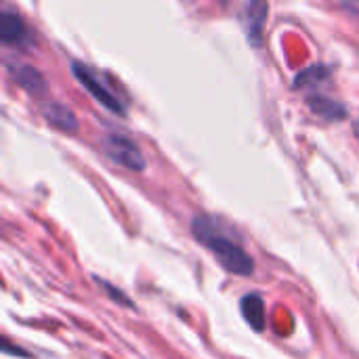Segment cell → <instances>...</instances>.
<instances>
[{
	"label": "cell",
	"mask_w": 359,
	"mask_h": 359,
	"mask_svg": "<svg viewBox=\"0 0 359 359\" xmlns=\"http://www.w3.org/2000/svg\"><path fill=\"white\" fill-rule=\"evenodd\" d=\"M11 74H13L15 82L21 88H25L27 93H42L44 90V78L32 65H17V67L11 65Z\"/></svg>",
	"instance_id": "cell-9"
},
{
	"label": "cell",
	"mask_w": 359,
	"mask_h": 359,
	"mask_svg": "<svg viewBox=\"0 0 359 359\" xmlns=\"http://www.w3.org/2000/svg\"><path fill=\"white\" fill-rule=\"evenodd\" d=\"M267 0H248L246 4V21H248V38L255 46H261V34L267 19Z\"/></svg>",
	"instance_id": "cell-4"
},
{
	"label": "cell",
	"mask_w": 359,
	"mask_h": 359,
	"mask_svg": "<svg viewBox=\"0 0 359 359\" xmlns=\"http://www.w3.org/2000/svg\"><path fill=\"white\" fill-rule=\"evenodd\" d=\"M309 107L311 111H316L318 116L326 118V120H345L347 118V107L341 101L328 99V97H309Z\"/></svg>",
	"instance_id": "cell-8"
},
{
	"label": "cell",
	"mask_w": 359,
	"mask_h": 359,
	"mask_svg": "<svg viewBox=\"0 0 359 359\" xmlns=\"http://www.w3.org/2000/svg\"><path fill=\"white\" fill-rule=\"evenodd\" d=\"M25 34H27V29L19 15L8 13V11H4L0 15V40L4 44H17L25 38Z\"/></svg>",
	"instance_id": "cell-7"
},
{
	"label": "cell",
	"mask_w": 359,
	"mask_h": 359,
	"mask_svg": "<svg viewBox=\"0 0 359 359\" xmlns=\"http://www.w3.org/2000/svg\"><path fill=\"white\" fill-rule=\"evenodd\" d=\"M191 233L202 246H206L217 257L221 267L227 269L229 273L242 278H250L255 273L252 257L233 238L227 236L225 225L217 217L198 215L191 221Z\"/></svg>",
	"instance_id": "cell-1"
},
{
	"label": "cell",
	"mask_w": 359,
	"mask_h": 359,
	"mask_svg": "<svg viewBox=\"0 0 359 359\" xmlns=\"http://www.w3.org/2000/svg\"><path fill=\"white\" fill-rule=\"evenodd\" d=\"M330 72L324 67V65H313V67H307L305 72H301L299 76H297V80H294V88H299V86H305V84H316V82H320L322 78H326Z\"/></svg>",
	"instance_id": "cell-10"
},
{
	"label": "cell",
	"mask_w": 359,
	"mask_h": 359,
	"mask_svg": "<svg viewBox=\"0 0 359 359\" xmlns=\"http://www.w3.org/2000/svg\"><path fill=\"white\" fill-rule=\"evenodd\" d=\"M44 118L50 126H55L57 130L63 133H76L78 130V120L74 116V111L61 103H50L44 107Z\"/></svg>",
	"instance_id": "cell-5"
},
{
	"label": "cell",
	"mask_w": 359,
	"mask_h": 359,
	"mask_svg": "<svg viewBox=\"0 0 359 359\" xmlns=\"http://www.w3.org/2000/svg\"><path fill=\"white\" fill-rule=\"evenodd\" d=\"M97 282H99V284H101V286H103V288L107 290V294H109V297H111L114 301H120V303H122V305H126V307H135V305H133V301H130V299H126V297L122 294V290L114 288V286H111L109 282H103V280H97Z\"/></svg>",
	"instance_id": "cell-11"
},
{
	"label": "cell",
	"mask_w": 359,
	"mask_h": 359,
	"mask_svg": "<svg viewBox=\"0 0 359 359\" xmlns=\"http://www.w3.org/2000/svg\"><path fill=\"white\" fill-rule=\"evenodd\" d=\"M103 149L105 154L120 166L141 172L145 168V158L141 154V149L137 147V143L124 135H107L103 139Z\"/></svg>",
	"instance_id": "cell-3"
},
{
	"label": "cell",
	"mask_w": 359,
	"mask_h": 359,
	"mask_svg": "<svg viewBox=\"0 0 359 359\" xmlns=\"http://www.w3.org/2000/svg\"><path fill=\"white\" fill-rule=\"evenodd\" d=\"M353 133H355V137H358V141H359V118L353 122Z\"/></svg>",
	"instance_id": "cell-12"
},
{
	"label": "cell",
	"mask_w": 359,
	"mask_h": 359,
	"mask_svg": "<svg viewBox=\"0 0 359 359\" xmlns=\"http://www.w3.org/2000/svg\"><path fill=\"white\" fill-rule=\"evenodd\" d=\"M240 307H242L244 320H246L257 332H261V330L265 328V301H263L257 292H250V294H246V297L242 299Z\"/></svg>",
	"instance_id": "cell-6"
},
{
	"label": "cell",
	"mask_w": 359,
	"mask_h": 359,
	"mask_svg": "<svg viewBox=\"0 0 359 359\" xmlns=\"http://www.w3.org/2000/svg\"><path fill=\"white\" fill-rule=\"evenodd\" d=\"M72 72H74V76L78 78V82L95 97V101H99L103 107H107L109 111H114V114H118V116H124V114H126L124 103L109 90V86H107L105 82H101V78H99L88 65H84V63H80V61H74Z\"/></svg>",
	"instance_id": "cell-2"
}]
</instances>
